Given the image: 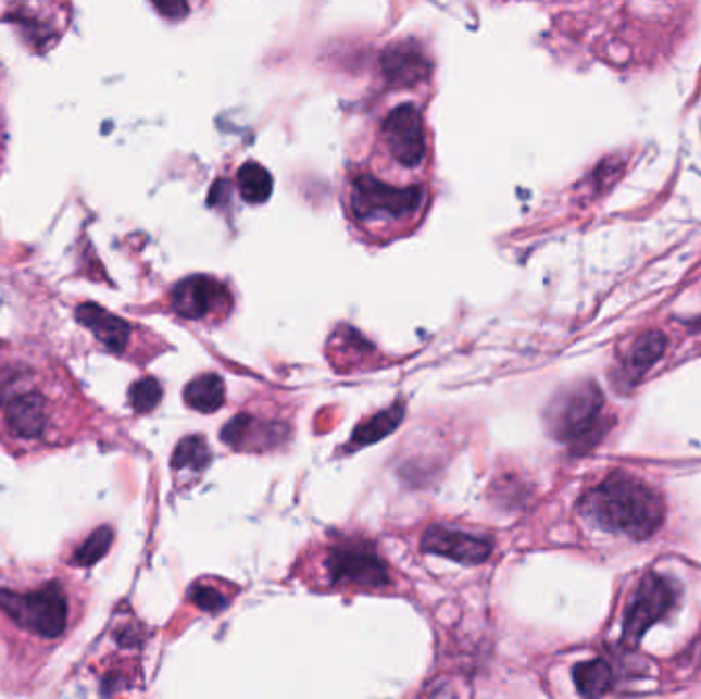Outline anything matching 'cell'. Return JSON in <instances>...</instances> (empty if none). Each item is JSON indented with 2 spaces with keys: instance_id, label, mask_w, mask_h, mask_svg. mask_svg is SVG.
<instances>
[{
  "instance_id": "6da1fadb",
  "label": "cell",
  "mask_w": 701,
  "mask_h": 699,
  "mask_svg": "<svg viewBox=\"0 0 701 699\" xmlns=\"http://www.w3.org/2000/svg\"><path fill=\"white\" fill-rule=\"evenodd\" d=\"M90 402L50 358L0 347V448L34 455L66 448L89 433Z\"/></svg>"
},
{
  "instance_id": "7a4b0ae2",
  "label": "cell",
  "mask_w": 701,
  "mask_h": 699,
  "mask_svg": "<svg viewBox=\"0 0 701 699\" xmlns=\"http://www.w3.org/2000/svg\"><path fill=\"white\" fill-rule=\"evenodd\" d=\"M83 587L71 576L18 581L0 573V636L36 652L62 645L85 613Z\"/></svg>"
},
{
  "instance_id": "3957f363",
  "label": "cell",
  "mask_w": 701,
  "mask_h": 699,
  "mask_svg": "<svg viewBox=\"0 0 701 699\" xmlns=\"http://www.w3.org/2000/svg\"><path fill=\"white\" fill-rule=\"evenodd\" d=\"M580 507L601 527L631 539L650 538L665 520L663 497L626 474H612L594 486L583 497Z\"/></svg>"
},
{
  "instance_id": "277c9868",
  "label": "cell",
  "mask_w": 701,
  "mask_h": 699,
  "mask_svg": "<svg viewBox=\"0 0 701 699\" xmlns=\"http://www.w3.org/2000/svg\"><path fill=\"white\" fill-rule=\"evenodd\" d=\"M427 191L421 185H400L361 173L349 183V210L365 228H390L414 222L423 214Z\"/></svg>"
},
{
  "instance_id": "5b68a950",
  "label": "cell",
  "mask_w": 701,
  "mask_h": 699,
  "mask_svg": "<svg viewBox=\"0 0 701 699\" xmlns=\"http://www.w3.org/2000/svg\"><path fill=\"white\" fill-rule=\"evenodd\" d=\"M605 400L594 384L573 388L558 398L550 413V427L560 441L591 448L603 433Z\"/></svg>"
},
{
  "instance_id": "8992f818",
  "label": "cell",
  "mask_w": 701,
  "mask_h": 699,
  "mask_svg": "<svg viewBox=\"0 0 701 699\" xmlns=\"http://www.w3.org/2000/svg\"><path fill=\"white\" fill-rule=\"evenodd\" d=\"M379 143L404 171H416L427 162L429 143L421 109L402 103L390 109L379 126Z\"/></svg>"
},
{
  "instance_id": "52a82bcc",
  "label": "cell",
  "mask_w": 701,
  "mask_h": 699,
  "mask_svg": "<svg viewBox=\"0 0 701 699\" xmlns=\"http://www.w3.org/2000/svg\"><path fill=\"white\" fill-rule=\"evenodd\" d=\"M324 566L333 585H351L361 589H384L390 585L388 564L374 548L360 541H347L330 548Z\"/></svg>"
},
{
  "instance_id": "ba28073f",
  "label": "cell",
  "mask_w": 701,
  "mask_h": 699,
  "mask_svg": "<svg viewBox=\"0 0 701 699\" xmlns=\"http://www.w3.org/2000/svg\"><path fill=\"white\" fill-rule=\"evenodd\" d=\"M230 294L226 287L208 275H193L179 282L171 291V308L180 319L203 321L230 310Z\"/></svg>"
},
{
  "instance_id": "9c48e42d",
  "label": "cell",
  "mask_w": 701,
  "mask_h": 699,
  "mask_svg": "<svg viewBox=\"0 0 701 699\" xmlns=\"http://www.w3.org/2000/svg\"><path fill=\"white\" fill-rule=\"evenodd\" d=\"M673 603H675V589L668 578L654 573L644 576L626 613V624H624L626 640L638 642L654 622L665 617L668 610L673 608Z\"/></svg>"
},
{
  "instance_id": "30bf717a",
  "label": "cell",
  "mask_w": 701,
  "mask_h": 699,
  "mask_svg": "<svg viewBox=\"0 0 701 699\" xmlns=\"http://www.w3.org/2000/svg\"><path fill=\"white\" fill-rule=\"evenodd\" d=\"M423 550L451 558L462 564H480L492 554V539L433 525L423 538Z\"/></svg>"
},
{
  "instance_id": "8fae6325",
  "label": "cell",
  "mask_w": 701,
  "mask_h": 699,
  "mask_svg": "<svg viewBox=\"0 0 701 699\" xmlns=\"http://www.w3.org/2000/svg\"><path fill=\"white\" fill-rule=\"evenodd\" d=\"M76 319L83 326H87L90 333L97 337L109 353L115 355H127L132 351L134 342V328L132 324L109 314L99 304H80L76 308Z\"/></svg>"
},
{
  "instance_id": "7c38bea8",
  "label": "cell",
  "mask_w": 701,
  "mask_h": 699,
  "mask_svg": "<svg viewBox=\"0 0 701 699\" xmlns=\"http://www.w3.org/2000/svg\"><path fill=\"white\" fill-rule=\"evenodd\" d=\"M381 71L392 85H416L431 74V66L418 52L404 50L398 43L381 55Z\"/></svg>"
},
{
  "instance_id": "4fadbf2b",
  "label": "cell",
  "mask_w": 701,
  "mask_h": 699,
  "mask_svg": "<svg viewBox=\"0 0 701 699\" xmlns=\"http://www.w3.org/2000/svg\"><path fill=\"white\" fill-rule=\"evenodd\" d=\"M226 398L224 382L216 374L198 376L185 388V402L199 413H214Z\"/></svg>"
},
{
  "instance_id": "5bb4252c",
  "label": "cell",
  "mask_w": 701,
  "mask_h": 699,
  "mask_svg": "<svg viewBox=\"0 0 701 699\" xmlns=\"http://www.w3.org/2000/svg\"><path fill=\"white\" fill-rule=\"evenodd\" d=\"M665 349L666 337L663 333L650 330L647 335H642L629 349L628 361H626L629 376L634 379L644 376L648 370L665 353Z\"/></svg>"
},
{
  "instance_id": "9a60e30c",
  "label": "cell",
  "mask_w": 701,
  "mask_h": 699,
  "mask_svg": "<svg viewBox=\"0 0 701 699\" xmlns=\"http://www.w3.org/2000/svg\"><path fill=\"white\" fill-rule=\"evenodd\" d=\"M573 677H575L576 689L587 698H599L608 694L613 685L612 666L601 659L576 664Z\"/></svg>"
},
{
  "instance_id": "2e32d148",
  "label": "cell",
  "mask_w": 701,
  "mask_h": 699,
  "mask_svg": "<svg viewBox=\"0 0 701 699\" xmlns=\"http://www.w3.org/2000/svg\"><path fill=\"white\" fill-rule=\"evenodd\" d=\"M238 191L249 203H265L273 194V177L259 162H245L238 171Z\"/></svg>"
},
{
  "instance_id": "e0dca14e",
  "label": "cell",
  "mask_w": 701,
  "mask_h": 699,
  "mask_svg": "<svg viewBox=\"0 0 701 699\" xmlns=\"http://www.w3.org/2000/svg\"><path fill=\"white\" fill-rule=\"evenodd\" d=\"M402 414H404L402 404H395L390 411L376 414L374 419H370L367 423H363L358 427L355 435H353V446H358V448L360 446H370V444L378 441L381 437H386L388 433H392L398 427V423L402 421Z\"/></svg>"
},
{
  "instance_id": "ac0fdd59",
  "label": "cell",
  "mask_w": 701,
  "mask_h": 699,
  "mask_svg": "<svg viewBox=\"0 0 701 699\" xmlns=\"http://www.w3.org/2000/svg\"><path fill=\"white\" fill-rule=\"evenodd\" d=\"M208 464H210V448H208L205 439H201L199 435L183 439L175 449V455H173L175 470L201 472L208 467Z\"/></svg>"
},
{
  "instance_id": "d6986e66",
  "label": "cell",
  "mask_w": 701,
  "mask_h": 699,
  "mask_svg": "<svg viewBox=\"0 0 701 699\" xmlns=\"http://www.w3.org/2000/svg\"><path fill=\"white\" fill-rule=\"evenodd\" d=\"M162 398L161 384L154 377H142L129 388V402L134 411L138 413H150L159 407Z\"/></svg>"
},
{
  "instance_id": "ffe728a7",
  "label": "cell",
  "mask_w": 701,
  "mask_h": 699,
  "mask_svg": "<svg viewBox=\"0 0 701 699\" xmlns=\"http://www.w3.org/2000/svg\"><path fill=\"white\" fill-rule=\"evenodd\" d=\"M111 539H113V534H111V529H108V527L92 532L89 538L85 539V544L76 550V554H74L73 560L74 564L90 566V564H95L97 560H101V558L108 554Z\"/></svg>"
},
{
  "instance_id": "44dd1931",
  "label": "cell",
  "mask_w": 701,
  "mask_h": 699,
  "mask_svg": "<svg viewBox=\"0 0 701 699\" xmlns=\"http://www.w3.org/2000/svg\"><path fill=\"white\" fill-rule=\"evenodd\" d=\"M189 597H191V601L196 606L205 611L224 610L228 606V597L224 595L220 587H214V585H201V583H198L189 591Z\"/></svg>"
},
{
  "instance_id": "7402d4cb",
  "label": "cell",
  "mask_w": 701,
  "mask_h": 699,
  "mask_svg": "<svg viewBox=\"0 0 701 699\" xmlns=\"http://www.w3.org/2000/svg\"><path fill=\"white\" fill-rule=\"evenodd\" d=\"M152 4L162 17L173 18V21H179L189 15V0H152Z\"/></svg>"
},
{
  "instance_id": "603a6c76",
  "label": "cell",
  "mask_w": 701,
  "mask_h": 699,
  "mask_svg": "<svg viewBox=\"0 0 701 699\" xmlns=\"http://www.w3.org/2000/svg\"><path fill=\"white\" fill-rule=\"evenodd\" d=\"M0 347H2V339H0Z\"/></svg>"
}]
</instances>
